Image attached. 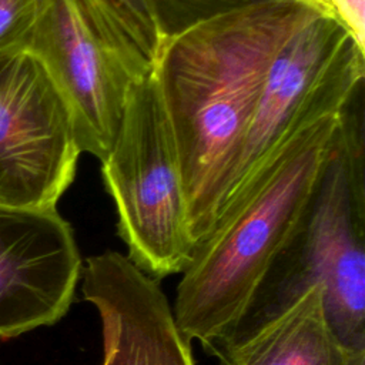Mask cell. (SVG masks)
<instances>
[{
  "mask_svg": "<svg viewBox=\"0 0 365 365\" xmlns=\"http://www.w3.org/2000/svg\"><path fill=\"white\" fill-rule=\"evenodd\" d=\"M161 41L218 16L274 0H140Z\"/></svg>",
  "mask_w": 365,
  "mask_h": 365,
  "instance_id": "obj_11",
  "label": "cell"
},
{
  "mask_svg": "<svg viewBox=\"0 0 365 365\" xmlns=\"http://www.w3.org/2000/svg\"><path fill=\"white\" fill-rule=\"evenodd\" d=\"M364 74L365 51L332 17L317 11L308 19L282 46L267 73L222 208L250 188L298 133L342 113L362 87Z\"/></svg>",
  "mask_w": 365,
  "mask_h": 365,
  "instance_id": "obj_5",
  "label": "cell"
},
{
  "mask_svg": "<svg viewBox=\"0 0 365 365\" xmlns=\"http://www.w3.org/2000/svg\"><path fill=\"white\" fill-rule=\"evenodd\" d=\"M83 298L98 311L100 365H195L160 281L117 251L87 258Z\"/></svg>",
  "mask_w": 365,
  "mask_h": 365,
  "instance_id": "obj_9",
  "label": "cell"
},
{
  "mask_svg": "<svg viewBox=\"0 0 365 365\" xmlns=\"http://www.w3.org/2000/svg\"><path fill=\"white\" fill-rule=\"evenodd\" d=\"M304 1H307V3H309V4H312L314 7H317L319 11L322 10V4H324V0H304ZM322 13V11H321Z\"/></svg>",
  "mask_w": 365,
  "mask_h": 365,
  "instance_id": "obj_14",
  "label": "cell"
},
{
  "mask_svg": "<svg viewBox=\"0 0 365 365\" xmlns=\"http://www.w3.org/2000/svg\"><path fill=\"white\" fill-rule=\"evenodd\" d=\"M81 269L73 228L57 208L0 205V338L58 322Z\"/></svg>",
  "mask_w": 365,
  "mask_h": 365,
  "instance_id": "obj_8",
  "label": "cell"
},
{
  "mask_svg": "<svg viewBox=\"0 0 365 365\" xmlns=\"http://www.w3.org/2000/svg\"><path fill=\"white\" fill-rule=\"evenodd\" d=\"M44 0H0V54L26 50Z\"/></svg>",
  "mask_w": 365,
  "mask_h": 365,
  "instance_id": "obj_12",
  "label": "cell"
},
{
  "mask_svg": "<svg viewBox=\"0 0 365 365\" xmlns=\"http://www.w3.org/2000/svg\"><path fill=\"white\" fill-rule=\"evenodd\" d=\"M341 115H327L298 133L194 247L173 307L190 342L198 341L208 352L232 334L304 218Z\"/></svg>",
  "mask_w": 365,
  "mask_h": 365,
  "instance_id": "obj_2",
  "label": "cell"
},
{
  "mask_svg": "<svg viewBox=\"0 0 365 365\" xmlns=\"http://www.w3.org/2000/svg\"><path fill=\"white\" fill-rule=\"evenodd\" d=\"M317 11L304 0H274L160 43L153 71L178 151L194 247L230 194L274 58Z\"/></svg>",
  "mask_w": 365,
  "mask_h": 365,
  "instance_id": "obj_1",
  "label": "cell"
},
{
  "mask_svg": "<svg viewBox=\"0 0 365 365\" xmlns=\"http://www.w3.org/2000/svg\"><path fill=\"white\" fill-rule=\"evenodd\" d=\"M101 175L131 262L157 281L181 274L194 242L178 151L153 68L128 91Z\"/></svg>",
  "mask_w": 365,
  "mask_h": 365,
  "instance_id": "obj_4",
  "label": "cell"
},
{
  "mask_svg": "<svg viewBox=\"0 0 365 365\" xmlns=\"http://www.w3.org/2000/svg\"><path fill=\"white\" fill-rule=\"evenodd\" d=\"M64 97L81 153L100 163L115 137L131 86L153 64L97 0H44L27 48Z\"/></svg>",
  "mask_w": 365,
  "mask_h": 365,
  "instance_id": "obj_6",
  "label": "cell"
},
{
  "mask_svg": "<svg viewBox=\"0 0 365 365\" xmlns=\"http://www.w3.org/2000/svg\"><path fill=\"white\" fill-rule=\"evenodd\" d=\"M361 93L362 87L342 111L299 227L227 339L252 329L287 308L307 288L321 284L328 319L342 344L365 349V143Z\"/></svg>",
  "mask_w": 365,
  "mask_h": 365,
  "instance_id": "obj_3",
  "label": "cell"
},
{
  "mask_svg": "<svg viewBox=\"0 0 365 365\" xmlns=\"http://www.w3.org/2000/svg\"><path fill=\"white\" fill-rule=\"evenodd\" d=\"M81 151L70 108L29 50L0 54V205L53 210Z\"/></svg>",
  "mask_w": 365,
  "mask_h": 365,
  "instance_id": "obj_7",
  "label": "cell"
},
{
  "mask_svg": "<svg viewBox=\"0 0 365 365\" xmlns=\"http://www.w3.org/2000/svg\"><path fill=\"white\" fill-rule=\"evenodd\" d=\"M218 365H365V349L342 344L314 284L287 308L208 351Z\"/></svg>",
  "mask_w": 365,
  "mask_h": 365,
  "instance_id": "obj_10",
  "label": "cell"
},
{
  "mask_svg": "<svg viewBox=\"0 0 365 365\" xmlns=\"http://www.w3.org/2000/svg\"><path fill=\"white\" fill-rule=\"evenodd\" d=\"M321 11L332 17L365 51V0H324Z\"/></svg>",
  "mask_w": 365,
  "mask_h": 365,
  "instance_id": "obj_13",
  "label": "cell"
}]
</instances>
